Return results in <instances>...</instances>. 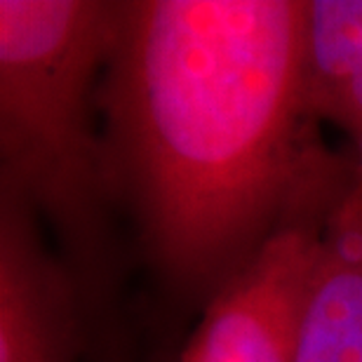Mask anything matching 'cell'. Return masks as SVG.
<instances>
[{
    "label": "cell",
    "instance_id": "cell-5",
    "mask_svg": "<svg viewBox=\"0 0 362 362\" xmlns=\"http://www.w3.org/2000/svg\"><path fill=\"white\" fill-rule=\"evenodd\" d=\"M296 362H362V165L322 233Z\"/></svg>",
    "mask_w": 362,
    "mask_h": 362
},
{
    "label": "cell",
    "instance_id": "cell-3",
    "mask_svg": "<svg viewBox=\"0 0 362 362\" xmlns=\"http://www.w3.org/2000/svg\"><path fill=\"white\" fill-rule=\"evenodd\" d=\"M329 216L296 221L271 238L202 308L179 362H296Z\"/></svg>",
    "mask_w": 362,
    "mask_h": 362
},
{
    "label": "cell",
    "instance_id": "cell-1",
    "mask_svg": "<svg viewBox=\"0 0 362 362\" xmlns=\"http://www.w3.org/2000/svg\"><path fill=\"white\" fill-rule=\"evenodd\" d=\"M306 0H115L97 85L106 170L144 264L200 310L356 177L301 99Z\"/></svg>",
    "mask_w": 362,
    "mask_h": 362
},
{
    "label": "cell",
    "instance_id": "cell-4",
    "mask_svg": "<svg viewBox=\"0 0 362 362\" xmlns=\"http://www.w3.org/2000/svg\"><path fill=\"white\" fill-rule=\"evenodd\" d=\"M78 287L31 207L0 191V362H90Z\"/></svg>",
    "mask_w": 362,
    "mask_h": 362
},
{
    "label": "cell",
    "instance_id": "cell-6",
    "mask_svg": "<svg viewBox=\"0 0 362 362\" xmlns=\"http://www.w3.org/2000/svg\"><path fill=\"white\" fill-rule=\"evenodd\" d=\"M301 99L308 118L341 132L362 165V0H306Z\"/></svg>",
    "mask_w": 362,
    "mask_h": 362
},
{
    "label": "cell",
    "instance_id": "cell-2",
    "mask_svg": "<svg viewBox=\"0 0 362 362\" xmlns=\"http://www.w3.org/2000/svg\"><path fill=\"white\" fill-rule=\"evenodd\" d=\"M115 0H0V191L54 238L90 329V362H134L97 111Z\"/></svg>",
    "mask_w": 362,
    "mask_h": 362
}]
</instances>
